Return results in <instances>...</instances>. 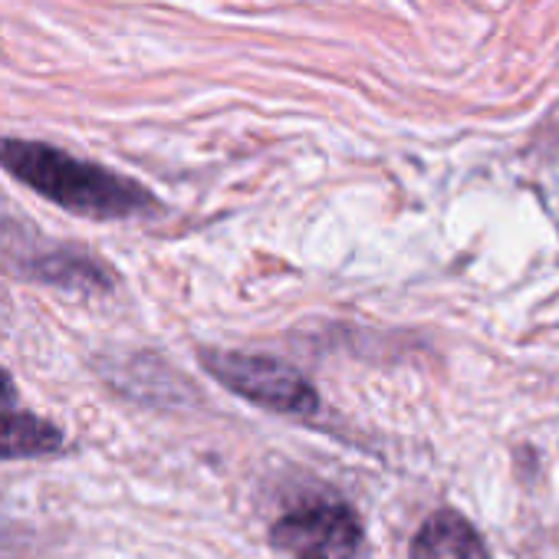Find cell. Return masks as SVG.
I'll use <instances>...</instances> for the list:
<instances>
[{"mask_svg": "<svg viewBox=\"0 0 559 559\" xmlns=\"http://www.w3.org/2000/svg\"><path fill=\"white\" fill-rule=\"evenodd\" d=\"M0 168L17 181L83 217L122 221L158 207V201L132 178L116 175L96 162H83L57 145L31 139H0Z\"/></svg>", "mask_w": 559, "mask_h": 559, "instance_id": "cell-1", "label": "cell"}, {"mask_svg": "<svg viewBox=\"0 0 559 559\" xmlns=\"http://www.w3.org/2000/svg\"><path fill=\"white\" fill-rule=\"evenodd\" d=\"M0 266L34 280V284H50L63 290H109L116 287L112 270L83 247H67L44 237L34 224L21 214L0 204Z\"/></svg>", "mask_w": 559, "mask_h": 559, "instance_id": "cell-2", "label": "cell"}, {"mask_svg": "<svg viewBox=\"0 0 559 559\" xmlns=\"http://www.w3.org/2000/svg\"><path fill=\"white\" fill-rule=\"evenodd\" d=\"M201 366L234 395L287 418H317L320 392L294 366L273 356L234 353V349H201Z\"/></svg>", "mask_w": 559, "mask_h": 559, "instance_id": "cell-3", "label": "cell"}, {"mask_svg": "<svg viewBox=\"0 0 559 559\" xmlns=\"http://www.w3.org/2000/svg\"><path fill=\"white\" fill-rule=\"evenodd\" d=\"M270 543L290 559H369L359 513L340 500L294 507L270 526Z\"/></svg>", "mask_w": 559, "mask_h": 559, "instance_id": "cell-4", "label": "cell"}, {"mask_svg": "<svg viewBox=\"0 0 559 559\" xmlns=\"http://www.w3.org/2000/svg\"><path fill=\"white\" fill-rule=\"evenodd\" d=\"M67 435L50 421L31 412L21 402V392L11 372L0 369V461H31L63 451Z\"/></svg>", "mask_w": 559, "mask_h": 559, "instance_id": "cell-5", "label": "cell"}, {"mask_svg": "<svg viewBox=\"0 0 559 559\" xmlns=\"http://www.w3.org/2000/svg\"><path fill=\"white\" fill-rule=\"evenodd\" d=\"M408 559H490V546L467 516L438 510L415 533Z\"/></svg>", "mask_w": 559, "mask_h": 559, "instance_id": "cell-6", "label": "cell"}]
</instances>
